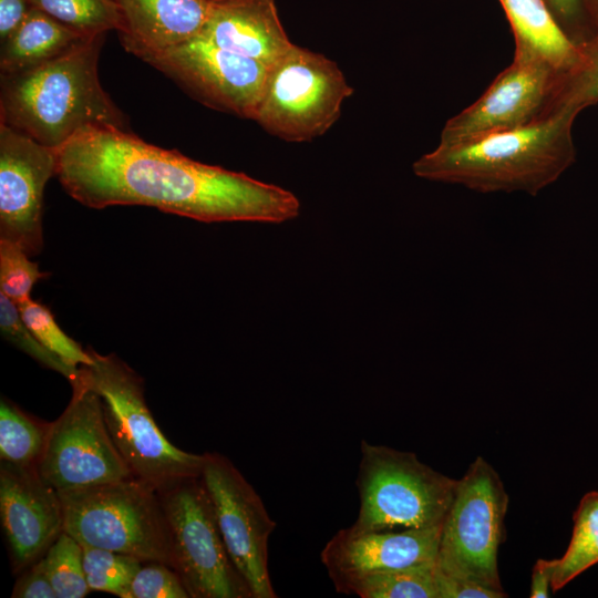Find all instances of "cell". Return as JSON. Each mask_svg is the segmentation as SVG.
Returning <instances> with one entry per match:
<instances>
[{
    "instance_id": "cell-11",
    "label": "cell",
    "mask_w": 598,
    "mask_h": 598,
    "mask_svg": "<svg viewBox=\"0 0 598 598\" xmlns=\"http://www.w3.org/2000/svg\"><path fill=\"white\" fill-rule=\"evenodd\" d=\"M200 478L212 501L226 549L252 598H275L268 542L276 528L262 499L238 468L219 453H204Z\"/></svg>"
},
{
    "instance_id": "cell-27",
    "label": "cell",
    "mask_w": 598,
    "mask_h": 598,
    "mask_svg": "<svg viewBox=\"0 0 598 598\" xmlns=\"http://www.w3.org/2000/svg\"><path fill=\"white\" fill-rule=\"evenodd\" d=\"M81 545L83 569L90 589L131 598V584L144 561L131 555Z\"/></svg>"
},
{
    "instance_id": "cell-18",
    "label": "cell",
    "mask_w": 598,
    "mask_h": 598,
    "mask_svg": "<svg viewBox=\"0 0 598 598\" xmlns=\"http://www.w3.org/2000/svg\"><path fill=\"white\" fill-rule=\"evenodd\" d=\"M121 14V43L140 59L197 37L209 0H114Z\"/></svg>"
},
{
    "instance_id": "cell-28",
    "label": "cell",
    "mask_w": 598,
    "mask_h": 598,
    "mask_svg": "<svg viewBox=\"0 0 598 598\" xmlns=\"http://www.w3.org/2000/svg\"><path fill=\"white\" fill-rule=\"evenodd\" d=\"M0 330L3 339L30 355L40 364L51 369L76 385L81 368L73 365L44 347L23 322L18 306L0 292Z\"/></svg>"
},
{
    "instance_id": "cell-5",
    "label": "cell",
    "mask_w": 598,
    "mask_h": 598,
    "mask_svg": "<svg viewBox=\"0 0 598 598\" xmlns=\"http://www.w3.org/2000/svg\"><path fill=\"white\" fill-rule=\"evenodd\" d=\"M58 492L63 530L80 544L172 567L166 517L155 487L131 477Z\"/></svg>"
},
{
    "instance_id": "cell-7",
    "label": "cell",
    "mask_w": 598,
    "mask_h": 598,
    "mask_svg": "<svg viewBox=\"0 0 598 598\" xmlns=\"http://www.w3.org/2000/svg\"><path fill=\"white\" fill-rule=\"evenodd\" d=\"M508 495L497 472L478 456L457 480L444 516L436 565L446 575L503 590L497 551L505 538Z\"/></svg>"
},
{
    "instance_id": "cell-30",
    "label": "cell",
    "mask_w": 598,
    "mask_h": 598,
    "mask_svg": "<svg viewBox=\"0 0 598 598\" xmlns=\"http://www.w3.org/2000/svg\"><path fill=\"white\" fill-rule=\"evenodd\" d=\"M18 244L0 239V289L17 305L30 299L33 286L47 275Z\"/></svg>"
},
{
    "instance_id": "cell-13",
    "label": "cell",
    "mask_w": 598,
    "mask_h": 598,
    "mask_svg": "<svg viewBox=\"0 0 598 598\" xmlns=\"http://www.w3.org/2000/svg\"><path fill=\"white\" fill-rule=\"evenodd\" d=\"M558 73L535 52L515 45L512 63L474 103L446 121L440 144L516 130L547 117Z\"/></svg>"
},
{
    "instance_id": "cell-35",
    "label": "cell",
    "mask_w": 598,
    "mask_h": 598,
    "mask_svg": "<svg viewBox=\"0 0 598 598\" xmlns=\"http://www.w3.org/2000/svg\"><path fill=\"white\" fill-rule=\"evenodd\" d=\"M31 7L29 0H0L1 42L21 24Z\"/></svg>"
},
{
    "instance_id": "cell-16",
    "label": "cell",
    "mask_w": 598,
    "mask_h": 598,
    "mask_svg": "<svg viewBox=\"0 0 598 598\" xmlns=\"http://www.w3.org/2000/svg\"><path fill=\"white\" fill-rule=\"evenodd\" d=\"M441 527L363 533L343 528L328 540L320 558L337 591L343 594L363 576L435 563Z\"/></svg>"
},
{
    "instance_id": "cell-37",
    "label": "cell",
    "mask_w": 598,
    "mask_h": 598,
    "mask_svg": "<svg viewBox=\"0 0 598 598\" xmlns=\"http://www.w3.org/2000/svg\"><path fill=\"white\" fill-rule=\"evenodd\" d=\"M585 16L587 17L591 30H598V0H582Z\"/></svg>"
},
{
    "instance_id": "cell-1",
    "label": "cell",
    "mask_w": 598,
    "mask_h": 598,
    "mask_svg": "<svg viewBox=\"0 0 598 598\" xmlns=\"http://www.w3.org/2000/svg\"><path fill=\"white\" fill-rule=\"evenodd\" d=\"M55 175L91 208L144 205L205 223L280 224L299 215L289 190L148 144L130 131L95 127L55 150Z\"/></svg>"
},
{
    "instance_id": "cell-22",
    "label": "cell",
    "mask_w": 598,
    "mask_h": 598,
    "mask_svg": "<svg viewBox=\"0 0 598 598\" xmlns=\"http://www.w3.org/2000/svg\"><path fill=\"white\" fill-rule=\"evenodd\" d=\"M50 423L40 421L2 398L0 401V460L35 466L43 453Z\"/></svg>"
},
{
    "instance_id": "cell-4",
    "label": "cell",
    "mask_w": 598,
    "mask_h": 598,
    "mask_svg": "<svg viewBox=\"0 0 598 598\" xmlns=\"http://www.w3.org/2000/svg\"><path fill=\"white\" fill-rule=\"evenodd\" d=\"M92 364L81 380L101 398L109 433L133 477L156 489L199 476L205 454L183 451L157 426L144 398L143 380L115 354L87 350Z\"/></svg>"
},
{
    "instance_id": "cell-17",
    "label": "cell",
    "mask_w": 598,
    "mask_h": 598,
    "mask_svg": "<svg viewBox=\"0 0 598 598\" xmlns=\"http://www.w3.org/2000/svg\"><path fill=\"white\" fill-rule=\"evenodd\" d=\"M198 35L269 70L293 45L280 22L275 0H209Z\"/></svg>"
},
{
    "instance_id": "cell-8",
    "label": "cell",
    "mask_w": 598,
    "mask_h": 598,
    "mask_svg": "<svg viewBox=\"0 0 598 598\" xmlns=\"http://www.w3.org/2000/svg\"><path fill=\"white\" fill-rule=\"evenodd\" d=\"M166 517L172 568L190 598H252L226 549L200 476L158 489Z\"/></svg>"
},
{
    "instance_id": "cell-10",
    "label": "cell",
    "mask_w": 598,
    "mask_h": 598,
    "mask_svg": "<svg viewBox=\"0 0 598 598\" xmlns=\"http://www.w3.org/2000/svg\"><path fill=\"white\" fill-rule=\"evenodd\" d=\"M63 413L50 423L40 476L56 491L133 477L105 424L100 395L80 377Z\"/></svg>"
},
{
    "instance_id": "cell-33",
    "label": "cell",
    "mask_w": 598,
    "mask_h": 598,
    "mask_svg": "<svg viewBox=\"0 0 598 598\" xmlns=\"http://www.w3.org/2000/svg\"><path fill=\"white\" fill-rule=\"evenodd\" d=\"M11 597L56 598V595L43 568L37 560L21 573L13 586Z\"/></svg>"
},
{
    "instance_id": "cell-14",
    "label": "cell",
    "mask_w": 598,
    "mask_h": 598,
    "mask_svg": "<svg viewBox=\"0 0 598 598\" xmlns=\"http://www.w3.org/2000/svg\"><path fill=\"white\" fill-rule=\"evenodd\" d=\"M55 168V150L0 123V239L29 256L43 247V192Z\"/></svg>"
},
{
    "instance_id": "cell-12",
    "label": "cell",
    "mask_w": 598,
    "mask_h": 598,
    "mask_svg": "<svg viewBox=\"0 0 598 598\" xmlns=\"http://www.w3.org/2000/svg\"><path fill=\"white\" fill-rule=\"evenodd\" d=\"M142 60L213 109L254 120L269 69L197 35Z\"/></svg>"
},
{
    "instance_id": "cell-20",
    "label": "cell",
    "mask_w": 598,
    "mask_h": 598,
    "mask_svg": "<svg viewBox=\"0 0 598 598\" xmlns=\"http://www.w3.org/2000/svg\"><path fill=\"white\" fill-rule=\"evenodd\" d=\"M89 38L32 6L21 24L1 42V73H16L48 62Z\"/></svg>"
},
{
    "instance_id": "cell-25",
    "label": "cell",
    "mask_w": 598,
    "mask_h": 598,
    "mask_svg": "<svg viewBox=\"0 0 598 598\" xmlns=\"http://www.w3.org/2000/svg\"><path fill=\"white\" fill-rule=\"evenodd\" d=\"M60 23L86 37L121 29V14L114 0H29Z\"/></svg>"
},
{
    "instance_id": "cell-26",
    "label": "cell",
    "mask_w": 598,
    "mask_h": 598,
    "mask_svg": "<svg viewBox=\"0 0 598 598\" xmlns=\"http://www.w3.org/2000/svg\"><path fill=\"white\" fill-rule=\"evenodd\" d=\"M38 561L56 598H83L91 591L83 569L82 545L64 530Z\"/></svg>"
},
{
    "instance_id": "cell-34",
    "label": "cell",
    "mask_w": 598,
    "mask_h": 598,
    "mask_svg": "<svg viewBox=\"0 0 598 598\" xmlns=\"http://www.w3.org/2000/svg\"><path fill=\"white\" fill-rule=\"evenodd\" d=\"M558 22L576 42L575 27L580 24L585 16L582 0H545ZM586 17V16H585Z\"/></svg>"
},
{
    "instance_id": "cell-36",
    "label": "cell",
    "mask_w": 598,
    "mask_h": 598,
    "mask_svg": "<svg viewBox=\"0 0 598 598\" xmlns=\"http://www.w3.org/2000/svg\"><path fill=\"white\" fill-rule=\"evenodd\" d=\"M554 573V559H537L532 571L530 594L532 598L549 597L551 577Z\"/></svg>"
},
{
    "instance_id": "cell-31",
    "label": "cell",
    "mask_w": 598,
    "mask_h": 598,
    "mask_svg": "<svg viewBox=\"0 0 598 598\" xmlns=\"http://www.w3.org/2000/svg\"><path fill=\"white\" fill-rule=\"evenodd\" d=\"M178 574L161 561H144L131 584V598H189Z\"/></svg>"
},
{
    "instance_id": "cell-15",
    "label": "cell",
    "mask_w": 598,
    "mask_h": 598,
    "mask_svg": "<svg viewBox=\"0 0 598 598\" xmlns=\"http://www.w3.org/2000/svg\"><path fill=\"white\" fill-rule=\"evenodd\" d=\"M0 519L13 574H21L63 532L59 492L35 466L0 461Z\"/></svg>"
},
{
    "instance_id": "cell-32",
    "label": "cell",
    "mask_w": 598,
    "mask_h": 598,
    "mask_svg": "<svg viewBox=\"0 0 598 598\" xmlns=\"http://www.w3.org/2000/svg\"><path fill=\"white\" fill-rule=\"evenodd\" d=\"M437 579L441 598H503L507 596L504 590L491 589L471 580L446 575L439 567Z\"/></svg>"
},
{
    "instance_id": "cell-3",
    "label": "cell",
    "mask_w": 598,
    "mask_h": 598,
    "mask_svg": "<svg viewBox=\"0 0 598 598\" xmlns=\"http://www.w3.org/2000/svg\"><path fill=\"white\" fill-rule=\"evenodd\" d=\"M578 114L561 109L520 128L461 143H439L413 163V173L480 193L535 196L575 163L573 125Z\"/></svg>"
},
{
    "instance_id": "cell-29",
    "label": "cell",
    "mask_w": 598,
    "mask_h": 598,
    "mask_svg": "<svg viewBox=\"0 0 598 598\" xmlns=\"http://www.w3.org/2000/svg\"><path fill=\"white\" fill-rule=\"evenodd\" d=\"M17 306L23 322L44 347L73 365L92 364L90 352L62 331L49 308L31 298Z\"/></svg>"
},
{
    "instance_id": "cell-19",
    "label": "cell",
    "mask_w": 598,
    "mask_h": 598,
    "mask_svg": "<svg viewBox=\"0 0 598 598\" xmlns=\"http://www.w3.org/2000/svg\"><path fill=\"white\" fill-rule=\"evenodd\" d=\"M512 28L515 45L527 48L559 73L579 55L578 43L564 30L545 0H498Z\"/></svg>"
},
{
    "instance_id": "cell-21",
    "label": "cell",
    "mask_w": 598,
    "mask_h": 598,
    "mask_svg": "<svg viewBox=\"0 0 598 598\" xmlns=\"http://www.w3.org/2000/svg\"><path fill=\"white\" fill-rule=\"evenodd\" d=\"M573 520L569 545L560 558L554 559L553 592L598 563V491L581 497Z\"/></svg>"
},
{
    "instance_id": "cell-23",
    "label": "cell",
    "mask_w": 598,
    "mask_h": 598,
    "mask_svg": "<svg viewBox=\"0 0 598 598\" xmlns=\"http://www.w3.org/2000/svg\"><path fill=\"white\" fill-rule=\"evenodd\" d=\"M578 50L576 63L557 74L547 115L561 109L580 113L598 103V30L578 42Z\"/></svg>"
},
{
    "instance_id": "cell-6",
    "label": "cell",
    "mask_w": 598,
    "mask_h": 598,
    "mask_svg": "<svg viewBox=\"0 0 598 598\" xmlns=\"http://www.w3.org/2000/svg\"><path fill=\"white\" fill-rule=\"evenodd\" d=\"M360 452V506L351 530H404L442 524L457 480L436 472L412 452L364 440Z\"/></svg>"
},
{
    "instance_id": "cell-2",
    "label": "cell",
    "mask_w": 598,
    "mask_h": 598,
    "mask_svg": "<svg viewBox=\"0 0 598 598\" xmlns=\"http://www.w3.org/2000/svg\"><path fill=\"white\" fill-rule=\"evenodd\" d=\"M104 38L91 37L31 69L1 73L0 123L53 150L95 127L130 131L99 80Z\"/></svg>"
},
{
    "instance_id": "cell-9",
    "label": "cell",
    "mask_w": 598,
    "mask_h": 598,
    "mask_svg": "<svg viewBox=\"0 0 598 598\" xmlns=\"http://www.w3.org/2000/svg\"><path fill=\"white\" fill-rule=\"evenodd\" d=\"M352 93L336 62L293 44L269 70L255 121L286 141H310L337 122Z\"/></svg>"
},
{
    "instance_id": "cell-24",
    "label": "cell",
    "mask_w": 598,
    "mask_h": 598,
    "mask_svg": "<svg viewBox=\"0 0 598 598\" xmlns=\"http://www.w3.org/2000/svg\"><path fill=\"white\" fill-rule=\"evenodd\" d=\"M343 594L361 598H441L436 561L363 576L349 584Z\"/></svg>"
}]
</instances>
